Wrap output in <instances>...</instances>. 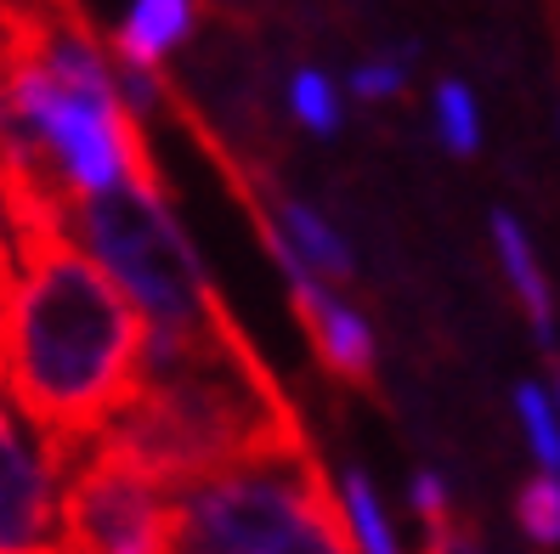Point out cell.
<instances>
[{
  "label": "cell",
  "mask_w": 560,
  "mask_h": 554,
  "mask_svg": "<svg viewBox=\"0 0 560 554\" xmlns=\"http://www.w3.org/2000/svg\"><path fill=\"white\" fill-rule=\"evenodd\" d=\"M142 385V317L51 221L0 283V390L69 447L96 441Z\"/></svg>",
  "instance_id": "obj_1"
},
{
  "label": "cell",
  "mask_w": 560,
  "mask_h": 554,
  "mask_svg": "<svg viewBox=\"0 0 560 554\" xmlns=\"http://www.w3.org/2000/svg\"><path fill=\"white\" fill-rule=\"evenodd\" d=\"M0 170L35 221L148 176L114 46H96L74 23H40L0 57Z\"/></svg>",
  "instance_id": "obj_2"
},
{
  "label": "cell",
  "mask_w": 560,
  "mask_h": 554,
  "mask_svg": "<svg viewBox=\"0 0 560 554\" xmlns=\"http://www.w3.org/2000/svg\"><path fill=\"white\" fill-rule=\"evenodd\" d=\"M51 226H62V233L114 278L119 295L137 306V317H142V374L171 368L182 356L226 340L205 255L187 238L176 204L164 199L148 176L57 210Z\"/></svg>",
  "instance_id": "obj_3"
},
{
  "label": "cell",
  "mask_w": 560,
  "mask_h": 554,
  "mask_svg": "<svg viewBox=\"0 0 560 554\" xmlns=\"http://www.w3.org/2000/svg\"><path fill=\"white\" fill-rule=\"evenodd\" d=\"M272 436H283L272 397L233 351V340H215L171 368L142 374L137 397L119 408V419L96 441L125 447L164 481H187Z\"/></svg>",
  "instance_id": "obj_4"
},
{
  "label": "cell",
  "mask_w": 560,
  "mask_h": 554,
  "mask_svg": "<svg viewBox=\"0 0 560 554\" xmlns=\"http://www.w3.org/2000/svg\"><path fill=\"white\" fill-rule=\"evenodd\" d=\"M176 549L187 554H340L328 481L272 436L238 459L176 481Z\"/></svg>",
  "instance_id": "obj_5"
},
{
  "label": "cell",
  "mask_w": 560,
  "mask_h": 554,
  "mask_svg": "<svg viewBox=\"0 0 560 554\" xmlns=\"http://www.w3.org/2000/svg\"><path fill=\"white\" fill-rule=\"evenodd\" d=\"M62 549L164 554L176 549V481H164L114 441L74 447L62 493Z\"/></svg>",
  "instance_id": "obj_6"
},
{
  "label": "cell",
  "mask_w": 560,
  "mask_h": 554,
  "mask_svg": "<svg viewBox=\"0 0 560 554\" xmlns=\"http://www.w3.org/2000/svg\"><path fill=\"white\" fill-rule=\"evenodd\" d=\"M74 447L0 390V554L62 549V493Z\"/></svg>",
  "instance_id": "obj_7"
},
{
  "label": "cell",
  "mask_w": 560,
  "mask_h": 554,
  "mask_svg": "<svg viewBox=\"0 0 560 554\" xmlns=\"http://www.w3.org/2000/svg\"><path fill=\"white\" fill-rule=\"evenodd\" d=\"M289 306L301 317V329L312 340V356L346 385H369L380 363V334L369 311H362L346 283H323V278H289Z\"/></svg>",
  "instance_id": "obj_8"
},
{
  "label": "cell",
  "mask_w": 560,
  "mask_h": 554,
  "mask_svg": "<svg viewBox=\"0 0 560 554\" xmlns=\"http://www.w3.org/2000/svg\"><path fill=\"white\" fill-rule=\"evenodd\" d=\"M260 233H267V249H272V260H278L283 283H289V278L351 283V278H357V249H351V238H346L317 204L294 199V192H278V199H267Z\"/></svg>",
  "instance_id": "obj_9"
},
{
  "label": "cell",
  "mask_w": 560,
  "mask_h": 554,
  "mask_svg": "<svg viewBox=\"0 0 560 554\" xmlns=\"http://www.w3.org/2000/svg\"><path fill=\"white\" fill-rule=\"evenodd\" d=\"M192 35H199V0H125L114 23V57L164 69Z\"/></svg>",
  "instance_id": "obj_10"
},
{
  "label": "cell",
  "mask_w": 560,
  "mask_h": 554,
  "mask_svg": "<svg viewBox=\"0 0 560 554\" xmlns=\"http://www.w3.org/2000/svg\"><path fill=\"white\" fill-rule=\"evenodd\" d=\"M487 226H492V255H499V267H504L510 295L521 300L526 322H533V334L544 345H555V288H549V272H544V260H538L533 233H526L521 215H510V210H492Z\"/></svg>",
  "instance_id": "obj_11"
},
{
  "label": "cell",
  "mask_w": 560,
  "mask_h": 554,
  "mask_svg": "<svg viewBox=\"0 0 560 554\" xmlns=\"http://www.w3.org/2000/svg\"><path fill=\"white\" fill-rule=\"evenodd\" d=\"M328 509H335V527H340L346 549H357V554H397L402 549V532H397V520H390L374 475L335 470L328 475Z\"/></svg>",
  "instance_id": "obj_12"
},
{
  "label": "cell",
  "mask_w": 560,
  "mask_h": 554,
  "mask_svg": "<svg viewBox=\"0 0 560 554\" xmlns=\"http://www.w3.org/2000/svg\"><path fill=\"white\" fill-rule=\"evenodd\" d=\"M346 103H351L346 80H335L328 69H312V62L283 80V114L317 142H328V137L346 130Z\"/></svg>",
  "instance_id": "obj_13"
},
{
  "label": "cell",
  "mask_w": 560,
  "mask_h": 554,
  "mask_svg": "<svg viewBox=\"0 0 560 554\" xmlns=\"http://www.w3.org/2000/svg\"><path fill=\"white\" fill-rule=\"evenodd\" d=\"M431 130H436V142H442L453 158L481 153L487 125H481L476 91H470L465 80H436V91H431Z\"/></svg>",
  "instance_id": "obj_14"
},
{
  "label": "cell",
  "mask_w": 560,
  "mask_h": 554,
  "mask_svg": "<svg viewBox=\"0 0 560 554\" xmlns=\"http://www.w3.org/2000/svg\"><path fill=\"white\" fill-rule=\"evenodd\" d=\"M510 402H515V425L526 436L533 464L538 470H560V402H555V390L538 385V379H521Z\"/></svg>",
  "instance_id": "obj_15"
},
{
  "label": "cell",
  "mask_w": 560,
  "mask_h": 554,
  "mask_svg": "<svg viewBox=\"0 0 560 554\" xmlns=\"http://www.w3.org/2000/svg\"><path fill=\"white\" fill-rule=\"evenodd\" d=\"M515 527L526 532V543L538 549H560V470H538L521 486L515 498Z\"/></svg>",
  "instance_id": "obj_16"
},
{
  "label": "cell",
  "mask_w": 560,
  "mask_h": 554,
  "mask_svg": "<svg viewBox=\"0 0 560 554\" xmlns=\"http://www.w3.org/2000/svg\"><path fill=\"white\" fill-rule=\"evenodd\" d=\"M408 509L419 515V527L436 538V549H447V509H453V493H447V475H442V470H413V475H408Z\"/></svg>",
  "instance_id": "obj_17"
},
{
  "label": "cell",
  "mask_w": 560,
  "mask_h": 554,
  "mask_svg": "<svg viewBox=\"0 0 560 554\" xmlns=\"http://www.w3.org/2000/svg\"><path fill=\"white\" fill-rule=\"evenodd\" d=\"M346 91L357 103H397L408 91V57H369L346 74Z\"/></svg>",
  "instance_id": "obj_18"
},
{
  "label": "cell",
  "mask_w": 560,
  "mask_h": 554,
  "mask_svg": "<svg viewBox=\"0 0 560 554\" xmlns=\"http://www.w3.org/2000/svg\"><path fill=\"white\" fill-rule=\"evenodd\" d=\"M28 226H35V210H28V199L18 192V181L0 170V283L18 267V255L28 244Z\"/></svg>",
  "instance_id": "obj_19"
},
{
  "label": "cell",
  "mask_w": 560,
  "mask_h": 554,
  "mask_svg": "<svg viewBox=\"0 0 560 554\" xmlns=\"http://www.w3.org/2000/svg\"><path fill=\"white\" fill-rule=\"evenodd\" d=\"M119 96H125V108L137 125H153L164 114V80L148 62H119Z\"/></svg>",
  "instance_id": "obj_20"
},
{
  "label": "cell",
  "mask_w": 560,
  "mask_h": 554,
  "mask_svg": "<svg viewBox=\"0 0 560 554\" xmlns=\"http://www.w3.org/2000/svg\"><path fill=\"white\" fill-rule=\"evenodd\" d=\"M549 390H555V402H560V374H555V385H549Z\"/></svg>",
  "instance_id": "obj_21"
}]
</instances>
